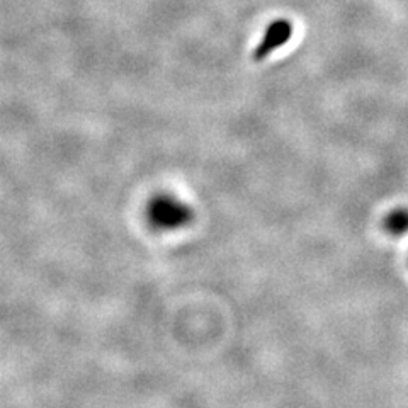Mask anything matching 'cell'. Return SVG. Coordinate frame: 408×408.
<instances>
[{
	"label": "cell",
	"mask_w": 408,
	"mask_h": 408,
	"mask_svg": "<svg viewBox=\"0 0 408 408\" xmlns=\"http://www.w3.org/2000/svg\"><path fill=\"white\" fill-rule=\"evenodd\" d=\"M147 218L154 228L172 232L186 226L193 218V211L187 204L172 196H157L148 203Z\"/></svg>",
	"instance_id": "cell-1"
},
{
	"label": "cell",
	"mask_w": 408,
	"mask_h": 408,
	"mask_svg": "<svg viewBox=\"0 0 408 408\" xmlns=\"http://www.w3.org/2000/svg\"><path fill=\"white\" fill-rule=\"evenodd\" d=\"M293 36V24L286 19H278L274 23H271L265 29L264 38L262 41L255 46L252 58L255 62H262L267 58L272 51H276L278 48H281L283 45H286L287 41Z\"/></svg>",
	"instance_id": "cell-2"
},
{
	"label": "cell",
	"mask_w": 408,
	"mask_h": 408,
	"mask_svg": "<svg viewBox=\"0 0 408 408\" xmlns=\"http://www.w3.org/2000/svg\"><path fill=\"white\" fill-rule=\"evenodd\" d=\"M386 232L392 235H403L408 232V211L407 209H396V211L389 213L385 219Z\"/></svg>",
	"instance_id": "cell-3"
}]
</instances>
